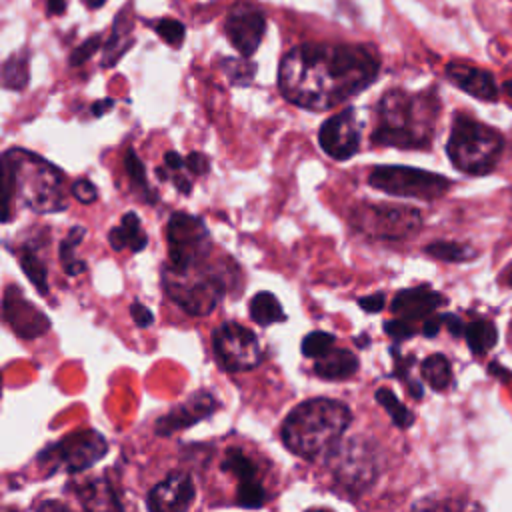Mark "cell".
Instances as JSON below:
<instances>
[{
    "label": "cell",
    "instance_id": "cell-1",
    "mask_svg": "<svg viewBox=\"0 0 512 512\" xmlns=\"http://www.w3.org/2000/svg\"><path fill=\"white\" fill-rule=\"evenodd\" d=\"M378 72L380 60L364 44L306 42L282 56L278 88L290 104L318 112L354 98Z\"/></svg>",
    "mask_w": 512,
    "mask_h": 512
},
{
    "label": "cell",
    "instance_id": "cell-2",
    "mask_svg": "<svg viewBox=\"0 0 512 512\" xmlns=\"http://www.w3.org/2000/svg\"><path fill=\"white\" fill-rule=\"evenodd\" d=\"M440 100L436 90H388L376 104L372 142L402 150H426L436 134Z\"/></svg>",
    "mask_w": 512,
    "mask_h": 512
},
{
    "label": "cell",
    "instance_id": "cell-3",
    "mask_svg": "<svg viewBox=\"0 0 512 512\" xmlns=\"http://www.w3.org/2000/svg\"><path fill=\"white\" fill-rule=\"evenodd\" d=\"M4 180V222L12 216V200L16 198L34 212H60L66 208L64 180L66 174L24 148H8L2 154Z\"/></svg>",
    "mask_w": 512,
    "mask_h": 512
},
{
    "label": "cell",
    "instance_id": "cell-4",
    "mask_svg": "<svg viewBox=\"0 0 512 512\" xmlns=\"http://www.w3.org/2000/svg\"><path fill=\"white\" fill-rule=\"evenodd\" d=\"M352 422V410L332 398H310L296 404L280 426L282 444L304 460L328 456Z\"/></svg>",
    "mask_w": 512,
    "mask_h": 512
},
{
    "label": "cell",
    "instance_id": "cell-5",
    "mask_svg": "<svg viewBox=\"0 0 512 512\" xmlns=\"http://www.w3.org/2000/svg\"><path fill=\"white\" fill-rule=\"evenodd\" d=\"M502 152L504 136L496 128L464 112L454 114L446 154L456 170L468 176H486L498 166Z\"/></svg>",
    "mask_w": 512,
    "mask_h": 512
},
{
    "label": "cell",
    "instance_id": "cell-6",
    "mask_svg": "<svg viewBox=\"0 0 512 512\" xmlns=\"http://www.w3.org/2000/svg\"><path fill=\"white\" fill-rule=\"evenodd\" d=\"M326 458L334 486L346 498H358L366 494L382 470L380 446L366 436H354L338 442V446Z\"/></svg>",
    "mask_w": 512,
    "mask_h": 512
},
{
    "label": "cell",
    "instance_id": "cell-7",
    "mask_svg": "<svg viewBox=\"0 0 512 512\" xmlns=\"http://www.w3.org/2000/svg\"><path fill=\"white\" fill-rule=\"evenodd\" d=\"M162 288L166 296L188 316H208L224 298L228 282L220 268H208L202 264L188 272L164 268Z\"/></svg>",
    "mask_w": 512,
    "mask_h": 512
},
{
    "label": "cell",
    "instance_id": "cell-8",
    "mask_svg": "<svg viewBox=\"0 0 512 512\" xmlns=\"http://www.w3.org/2000/svg\"><path fill=\"white\" fill-rule=\"evenodd\" d=\"M422 214L414 206L362 202L350 210V226L374 240H408L422 230Z\"/></svg>",
    "mask_w": 512,
    "mask_h": 512
},
{
    "label": "cell",
    "instance_id": "cell-9",
    "mask_svg": "<svg viewBox=\"0 0 512 512\" xmlns=\"http://www.w3.org/2000/svg\"><path fill=\"white\" fill-rule=\"evenodd\" d=\"M108 454L106 438L96 430H76L60 438L58 442L46 446L36 462L48 468V474L66 472L78 474Z\"/></svg>",
    "mask_w": 512,
    "mask_h": 512
},
{
    "label": "cell",
    "instance_id": "cell-10",
    "mask_svg": "<svg viewBox=\"0 0 512 512\" xmlns=\"http://www.w3.org/2000/svg\"><path fill=\"white\" fill-rule=\"evenodd\" d=\"M166 240H168V266L176 272H188L206 264L208 254L212 250L210 232L202 218L174 212L166 224Z\"/></svg>",
    "mask_w": 512,
    "mask_h": 512
},
{
    "label": "cell",
    "instance_id": "cell-11",
    "mask_svg": "<svg viewBox=\"0 0 512 512\" xmlns=\"http://www.w3.org/2000/svg\"><path fill=\"white\" fill-rule=\"evenodd\" d=\"M368 184L392 196L436 200L450 190L452 180L412 166H374L368 174Z\"/></svg>",
    "mask_w": 512,
    "mask_h": 512
},
{
    "label": "cell",
    "instance_id": "cell-12",
    "mask_svg": "<svg viewBox=\"0 0 512 512\" xmlns=\"http://www.w3.org/2000/svg\"><path fill=\"white\" fill-rule=\"evenodd\" d=\"M216 362L226 372H246L262 362V346L256 334L240 322L226 320L212 332Z\"/></svg>",
    "mask_w": 512,
    "mask_h": 512
},
{
    "label": "cell",
    "instance_id": "cell-13",
    "mask_svg": "<svg viewBox=\"0 0 512 512\" xmlns=\"http://www.w3.org/2000/svg\"><path fill=\"white\" fill-rule=\"evenodd\" d=\"M266 32L264 12L248 2L234 4L224 20V34L240 56L250 58L260 46Z\"/></svg>",
    "mask_w": 512,
    "mask_h": 512
},
{
    "label": "cell",
    "instance_id": "cell-14",
    "mask_svg": "<svg viewBox=\"0 0 512 512\" xmlns=\"http://www.w3.org/2000/svg\"><path fill=\"white\" fill-rule=\"evenodd\" d=\"M320 148L338 162L352 158L360 148V122L354 108H344L342 112L324 120L318 130Z\"/></svg>",
    "mask_w": 512,
    "mask_h": 512
},
{
    "label": "cell",
    "instance_id": "cell-15",
    "mask_svg": "<svg viewBox=\"0 0 512 512\" xmlns=\"http://www.w3.org/2000/svg\"><path fill=\"white\" fill-rule=\"evenodd\" d=\"M2 318L12 332L24 340H32L50 330L48 316L36 308L20 290V286H6L2 296Z\"/></svg>",
    "mask_w": 512,
    "mask_h": 512
},
{
    "label": "cell",
    "instance_id": "cell-16",
    "mask_svg": "<svg viewBox=\"0 0 512 512\" xmlns=\"http://www.w3.org/2000/svg\"><path fill=\"white\" fill-rule=\"evenodd\" d=\"M218 406L220 404L208 390H198V392L190 394L182 404H178L172 410H168L166 414H162L154 424V432L158 436H172L174 432L186 430V428L210 418L218 410Z\"/></svg>",
    "mask_w": 512,
    "mask_h": 512
},
{
    "label": "cell",
    "instance_id": "cell-17",
    "mask_svg": "<svg viewBox=\"0 0 512 512\" xmlns=\"http://www.w3.org/2000/svg\"><path fill=\"white\" fill-rule=\"evenodd\" d=\"M444 76L450 84H454L458 90L466 92L468 96L480 100V102H498L500 100V86L492 70L462 62V60H450L444 66Z\"/></svg>",
    "mask_w": 512,
    "mask_h": 512
},
{
    "label": "cell",
    "instance_id": "cell-18",
    "mask_svg": "<svg viewBox=\"0 0 512 512\" xmlns=\"http://www.w3.org/2000/svg\"><path fill=\"white\" fill-rule=\"evenodd\" d=\"M196 498V486L186 472H172L158 482L146 496V508L152 512H184Z\"/></svg>",
    "mask_w": 512,
    "mask_h": 512
},
{
    "label": "cell",
    "instance_id": "cell-19",
    "mask_svg": "<svg viewBox=\"0 0 512 512\" xmlns=\"http://www.w3.org/2000/svg\"><path fill=\"white\" fill-rule=\"evenodd\" d=\"M448 300L442 292L422 284V286H412L404 288L394 294L390 302V310L394 316L406 318V320H424L432 316L440 306H444Z\"/></svg>",
    "mask_w": 512,
    "mask_h": 512
},
{
    "label": "cell",
    "instance_id": "cell-20",
    "mask_svg": "<svg viewBox=\"0 0 512 512\" xmlns=\"http://www.w3.org/2000/svg\"><path fill=\"white\" fill-rule=\"evenodd\" d=\"M132 8L126 4L114 18L112 24V34L110 38L104 42L102 48V66L110 68L116 66V62L128 52V48L134 44V36H132Z\"/></svg>",
    "mask_w": 512,
    "mask_h": 512
},
{
    "label": "cell",
    "instance_id": "cell-21",
    "mask_svg": "<svg viewBox=\"0 0 512 512\" xmlns=\"http://www.w3.org/2000/svg\"><path fill=\"white\" fill-rule=\"evenodd\" d=\"M360 360L348 348H330L324 356L316 358L314 374L324 380H346L358 372Z\"/></svg>",
    "mask_w": 512,
    "mask_h": 512
},
{
    "label": "cell",
    "instance_id": "cell-22",
    "mask_svg": "<svg viewBox=\"0 0 512 512\" xmlns=\"http://www.w3.org/2000/svg\"><path fill=\"white\" fill-rule=\"evenodd\" d=\"M110 246L120 252L124 248H130V252H140L148 244V236L140 226V218L136 212H126L120 218V224L108 232Z\"/></svg>",
    "mask_w": 512,
    "mask_h": 512
},
{
    "label": "cell",
    "instance_id": "cell-23",
    "mask_svg": "<svg viewBox=\"0 0 512 512\" xmlns=\"http://www.w3.org/2000/svg\"><path fill=\"white\" fill-rule=\"evenodd\" d=\"M468 350L474 356H484L488 350H492L498 342V328L488 318H474L466 322L464 336Z\"/></svg>",
    "mask_w": 512,
    "mask_h": 512
},
{
    "label": "cell",
    "instance_id": "cell-24",
    "mask_svg": "<svg viewBox=\"0 0 512 512\" xmlns=\"http://www.w3.org/2000/svg\"><path fill=\"white\" fill-rule=\"evenodd\" d=\"M248 312H250V318L260 326H270V324L286 320V312L282 310L280 300L268 290L256 292L252 296Z\"/></svg>",
    "mask_w": 512,
    "mask_h": 512
},
{
    "label": "cell",
    "instance_id": "cell-25",
    "mask_svg": "<svg viewBox=\"0 0 512 512\" xmlns=\"http://www.w3.org/2000/svg\"><path fill=\"white\" fill-rule=\"evenodd\" d=\"M420 376L424 378V382L436 390V392H442L446 390L452 380H454V374H452V364L450 360L440 354V352H434L430 356H426L420 364Z\"/></svg>",
    "mask_w": 512,
    "mask_h": 512
},
{
    "label": "cell",
    "instance_id": "cell-26",
    "mask_svg": "<svg viewBox=\"0 0 512 512\" xmlns=\"http://www.w3.org/2000/svg\"><path fill=\"white\" fill-rule=\"evenodd\" d=\"M424 254H428L434 260H440V262L460 264V262L474 260L478 256V250L470 244L456 242V240H434L424 246Z\"/></svg>",
    "mask_w": 512,
    "mask_h": 512
},
{
    "label": "cell",
    "instance_id": "cell-27",
    "mask_svg": "<svg viewBox=\"0 0 512 512\" xmlns=\"http://www.w3.org/2000/svg\"><path fill=\"white\" fill-rule=\"evenodd\" d=\"M124 168H126V176H128V184L130 190L146 204H154L156 202V194L150 188L148 180H146V168L142 164V160L138 158L134 148H128L124 154Z\"/></svg>",
    "mask_w": 512,
    "mask_h": 512
},
{
    "label": "cell",
    "instance_id": "cell-28",
    "mask_svg": "<svg viewBox=\"0 0 512 512\" xmlns=\"http://www.w3.org/2000/svg\"><path fill=\"white\" fill-rule=\"evenodd\" d=\"M84 236H86L84 226H72L68 230L66 238L60 242L58 256H60V264L68 276H78V274L86 272V262L76 256V246L82 242Z\"/></svg>",
    "mask_w": 512,
    "mask_h": 512
},
{
    "label": "cell",
    "instance_id": "cell-29",
    "mask_svg": "<svg viewBox=\"0 0 512 512\" xmlns=\"http://www.w3.org/2000/svg\"><path fill=\"white\" fill-rule=\"evenodd\" d=\"M78 500L84 508H106L104 500L110 504V508H122L118 498L114 496V490L108 480H90L78 488Z\"/></svg>",
    "mask_w": 512,
    "mask_h": 512
},
{
    "label": "cell",
    "instance_id": "cell-30",
    "mask_svg": "<svg viewBox=\"0 0 512 512\" xmlns=\"http://www.w3.org/2000/svg\"><path fill=\"white\" fill-rule=\"evenodd\" d=\"M18 262H20V268L26 274V278L36 286V290L42 296H46L50 292L48 270H46V264L42 262V258L36 254V250L32 246H22L18 252Z\"/></svg>",
    "mask_w": 512,
    "mask_h": 512
},
{
    "label": "cell",
    "instance_id": "cell-31",
    "mask_svg": "<svg viewBox=\"0 0 512 512\" xmlns=\"http://www.w3.org/2000/svg\"><path fill=\"white\" fill-rule=\"evenodd\" d=\"M374 398H376V402L388 412V416H390V420H392V424L396 426V428H400V430H406V428H410L412 424H414V414H412V410L408 408V406H404L400 400H398V396L390 390V388H378L376 390V394H374Z\"/></svg>",
    "mask_w": 512,
    "mask_h": 512
},
{
    "label": "cell",
    "instance_id": "cell-32",
    "mask_svg": "<svg viewBox=\"0 0 512 512\" xmlns=\"http://www.w3.org/2000/svg\"><path fill=\"white\" fill-rule=\"evenodd\" d=\"M28 54L14 52L2 66V84L8 90H24L28 84Z\"/></svg>",
    "mask_w": 512,
    "mask_h": 512
},
{
    "label": "cell",
    "instance_id": "cell-33",
    "mask_svg": "<svg viewBox=\"0 0 512 512\" xmlns=\"http://www.w3.org/2000/svg\"><path fill=\"white\" fill-rule=\"evenodd\" d=\"M220 470L234 476L238 482L256 478V464L250 456H246L240 448H228L224 454V460L220 464Z\"/></svg>",
    "mask_w": 512,
    "mask_h": 512
},
{
    "label": "cell",
    "instance_id": "cell-34",
    "mask_svg": "<svg viewBox=\"0 0 512 512\" xmlns=\"http://www.w3.org/2000/svg\"><path fill=\"white\" fill-rule=\"evenodd\" d=\"M148 26L172 48H180L186 36V28L180 20L174 18H156V20H148Z\"/></svg>",
    "mask_w": 512,
    "mask_h": 512
},
{
    "label": "cell",
    "instance_id": "cell-35",
    "mask_svg": "<svg viewBox=\"0 0 512 512\" xmlns=\"http://www.w3.org/2000/svg\"><path fill=\"white\" fill-rule=\"evenodd\" d=\"M336 342V336L330 334V332H324V330H312L304 336L302 344H300V352L306 356V358H320L324 356Z\"/></svg>",
    "mask_w": 512,
    "mask_h": 512
},
{
    "label": "cell",
    "instance_id": "cell-36",
    "mask_svg": "<svg viewBox=\"0 0 512 512\" xmlns=\"http://www.w3.org/2000/svg\"><path fill=\"white\" fill-rule=\"evenodd\" d=\"M392 356H394V372H392V376L400 378L402 382H406V388H408L410 396L420 400L422 394H424V388H422V384L418 380L410 378V366L414 364V356H402V354H398L396 348H392Z\"/></svg>",
    "mask_w": 512,
    "mask_h": 512
},
{
    "label": "cell",
    "instance_id": "cell-37",
    "mask_svg": "<svg viewBox=\"0 0 512 512\" xmlns=\"http://www.w3.org/2000/svg\"><path fill=\"white\" fill-rule=\"evenodd\" d=\"M222 70L226 72V76L230 78L232 84L236 86H248L254 78L256 66L252 62H248V58H226L222 62Z\"/></svg>",
    "mask_w": 512,
    "mask_h": 512
},
{
    "label": "cell",
    "instance_id": "cell-38",
    "mask_svg": "<svg viewBox=\"0 0 512 512\" xmlns=\"http://www.w3.org/2000/svg\"><path fill=\"white\" fill-rule=\"evenodd\" d=\"M264 502H266V490L256 478L244 480L238 484L236 504H240L242 508H260L264 506Z\"/></svg>",
    "mask_w": 512,
    "mask_h": 512
},
{
    "label": "cell",
    "instance_id": "cell-39",
    "mask_svg": "<svg viewBox=\"0 0 512 512\" xmlns=\"http://www.w3.org/2000/svg\"><path fill=\"white\" fill-rule=\"evenodd\" d=\"M416 324L412 322V320H406V318H400V316H396L394 320H388L386 324H384V332L390 336V338H394V340H410L414 334H416Z\"/></svg>",
    "mask_w": 512,
    "mask_h": 512
},
{
    "label": "cell",
    "instance_id": "cell-40",
    "mask_svg": "<svg viewBox=\"0 0 512 512\" xmlns=\"http://www.w3.org/2000/svg\"><path fill=\"white\" fill-rule=\"evenodd\" d=\"M100 44H102V36H100V34L86 38L80 46H76V48L72 50V54H70V66H80V64H84L86 60H90V58L94 56V52L100 48Z\"/></svg>",
    "mask_w": 512,
    "mask_h": 512
},
{
    "label": "cell",
    "instance_id": "cell-41",
    "mask_svg": "<svg viewBox=\"0 0 512 512\" xmlns=\"http://www.w3.org/2000/svg\"><path fill=\"white\" fill-rule=\"evenodd\" d=\"M72 196L80 202V204H92L98 198V188L88 180V178H78L72 182L70 188Z\"/></svg>",
    "mask_w": 512,
    "mask_h": 512
},
{
    "label": "cell",
    "instance_id": "cell-42",
    "mask_svg": "<svg viewBox=\"0 0 512 512\" xmlns=\"http://www.w3.org/2000/svg\"><path fill=\"white\" fill-rule=\"evenodd\" d=\"M186 170L194 176H202L210 170V158L202 152H190L186 156Z\"/></svg>",
    "mask_w": 512,
    "mask_h": 512
},
{
    "label": "cell",
    "instance_id": "cell-43",
    "mask_svg": "<svg viewBox=\"0 0 512 512\" xmlns=\"http://www.w3.org/2000/svg\"><path fill=\"white\" fill-rule=\"evenodd\" d=\"M130 316H132V320H134V324H136L138 328H148V326L154 322L152 310H150L148 306H144L142 302H138V300H134V302L130 304Z\"/></svg>",
    "mask_w": 512,
    "mask_h": 512
},
{
    "label": "cell",
    "instance_id": "cell-44",
    "mask_svg": "<svg viewBox=\"0 0 512 512\" xmlns=\"http://www.w3.org/2000/svg\"><path fill=\"white\" fill-rule=\"evenodd\" d=\"M384 304H386V298L382 292H374V294H368V296H360L358 298V306L364 310V312H380L384 310Z\"/></svg>",
    "mask_w": 512,
    "mask_h": 512
},
{
    "label": "cell",
    "instance_id": "cell-45",
    "mask_svg": "<svg viewBox=\"0 0 512 512\" xmlns=\"http://www.w3.org/2000/svg\"><path fill=\"white\" fill-rule=\"evenodd\" d=\"M442 326H444L442 314H432V316H428V318L422 320L420 332H422L426 338H434V336H438V332H440Z\"/></svg>",
    "mask_w": 512,
    "mask_h": 512
},
{
    "label": "cell",
    "instance_id": "cell-46",
    "mask_svg": "<svg viewBox=\"0 0 512 512\" xmlns=\"http://www.w3.org/2000/svg\"><path fill=\"white\" fill-rule=\"evenodd\" d=\"M442 320H444V328L450 332V336H454V338L464 336L466 322H462L456 314H442Z\"/></svg>",
    "mask_w": 512,
    "mask_h": 512
},
{
    "label": "cell",
    "instance_id": "cell-47",
    "mask_svg": "<svg viewBox=\"0 0 512 512\" xmlns=\"http://www.w3.org/2000/svg\"><path fill=\"white\" fill-rule=\"evenodd\" d=\"M164 168L166 170H170V172H182L184 168H186V158H182L178 152H174V150H168L166 154H164Z\"/></svg>",
    "mask_w": 512,
    "mask_h": 512
},
{
    "label": "cell",
    "instance_id": "cell-48",
    "mask_svg": "<svg viewBox=\"0 0 512 512\" xmlns=\"http://www.w3.org/2000/svg\"><path fill=\"white\" fill-rule=\"evenodd\" d=\"M488 372H490L494 378H498L500 382H508V380L512 378V372H510L506 366H502L498 360H492V362L488 364Z\"/></svg>",
    "mask_w": 512,
    "mask_h": 512
},
{
    "label": "cell",
    "instance_id": "cell-49",
    "mask_svg": "<svg viewBox=\"0 0 512 512\" xmlns=\"http://www.w3.org/2000/svg\"><path fill=\"white\" fill-rule=\"evenodd\" d=\"M112 106H114L112 98H102L92 104V116H104Z\"/></svg>",
    "mask_w": 512,
    "mask_h": 512
},
{
    "label": "cell",
    "instance_id": "cell-50",
    "mask_svg": "<svg viewBox=\"0 0 512 512\" xmlns=\"http://www.w3.org/2000/svg\"><path fill=\"white\" fill-rule=\"evenodd\" d=\"M64 10H66V0H46V14L48 16L64 14Z\"/></svg>",
    "mask_w": 512,
    "mask_h": 512
},
{
    "label": "cell",
    "instance_id": "cell-51",
    "mask_svg": "<svg viewBox=\"0 0 512 512\" xmlns=\"http://www.w3.org/2000/svg\"><path fill=\"white\" fill-rule=\"evenodd\" d=\"M498 284H502V286H506V288H512V262L506 264V266L500 270V274H498Z\"/></svg>",
    "mask_w": 512,
    "mask_h": 512
},
{
    "label": "cell",
    "instance_id": "cell-52",
    "mask_svg": "<svg viewBox=\"0 0 512 512\" xmlns=\"http://www.w3.org/2000/svg\"><path fill=\"white\" fill-rule=\"evenodd\" d=\"M106 0H86V4L92 8V10H96V8H100L102 4H104Z\"/></svg>",
    "mask_w": 512,
    "mask_h": 512
},
{
    "label": "cell",
    "instance_id": "cell-53",
    "mask_svg": "<svg viewBox=\"0 0 512 512\" xmlns=\"http://www.w3.org/2000/svg\"><path fill=\"white\" fill-rule=\"evenodd\" d=\"M508 2H512V0H508Z\"/></svg>",
    "mask_w": 512,
    "mask_h": 512
}]
</instances>
